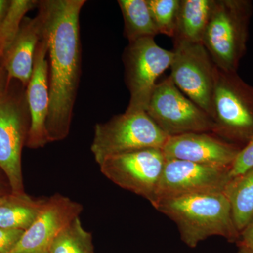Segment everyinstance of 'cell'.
<instances>
[{
    "instance_id": "8fae6325",
    "label": "cell",
    "mask_w": 253,
    "mask_h": 253,
    "mask_svg": "<svg viewBox=\"0 0 253 253\" xmlns=\"http://www.w3.org/2000/svg\"><path fill=\"white\" fill-rule=\"evenodd\" d=\"M229 169L166 158L158 184L155 206L163 199L188 195L224 192L230 181Z\"/></svg>"
},
{
    "instance_id": "603a6c76",
    "label": "cell",
    "mask_w": 253,
    "mask_h": 253,
    "mask_svg": "<svg viewBox=\"0 0 253 253\" xmlns=\"http://www.w3.org/2000/svg\"><path fill=\"white\" fill-rule=\"evenodd\" d=\"M253 168V137L241 149L229 169V179L244 174Z\"/></svg>"
},
{
    "instance_id": "ba28073f",
    "label": "cell",
    "mask_w": 253,
    "mask_h": 253,
    "mask_svg": "<svg viewBox=\"0 0 253 253\" xmlns=\"http://www.w3.org/2000/svg\"><path fill=\"white\" fill-rule=\"evenodd\" d=\"M30 125L26 88L21 94H13L9 84L0 97V168L7 176L13 194H24L21 154Z\"/></svg>"
},
{
    "instance_id": "277c9868",
    "label": "cell",
    "mask_w": 253,
    "mask_h": 253,
    "mask_svg": "<svg viewBox=\"0 0 253 253\" xmlns=\"http://www.w3.org/2000/svg\"><path fill=\"white\" fill-rule=\"evenodd\" d=\"M212 134L243 148L253 137V86L238 72L215 67L212 98Z\"/></svg>"
},
{
    "instance_id": "5bb4252c",
    "label": "cell",
    "mask_w": 253,
    "mask_h": 253,
    "mask_svg": "<svg viewBox=\"0 0 253 253\" xmlns=\"http://www.w3.org/2000/svg\"><path fill=\"white\" fill-rule=\"evenodd\" d=\"M47 53V40L43 29L42 38L37 46L31 80L26 86V99L31 117L26 146L30 149H41L50 142L46 129L49 109Z\"/></svg>"
},
{
    "instance_id": "f1b7e54d",
    "label": "cell",
    "mask_w": 253,
    "mask_h": 253,
    "mask_svg": "<svg viewBox=\"0 0 253 253\" xmlns=\"http://www.w3.org/2000/svg\"><path fill=\"white\" fill-rule=\"evenodd\" d=\"M3 198H4V196H1V197H0V202L2 201Z\"/></svg>"
},
{
    "instance_id": "8992f818",
    "label": "cell",
    "mask_w": 253,
    "mask_h": 253,
    "mask_svg": "<svg viewBox=\"0 0 253 253\" xmlns=\"http://www.w3.org/2000/svg\"><path fill=\"white\" fill-rule=\"evenodd\" d=\"M173 51L158 45L154 38H144L125 48V81L129 92L126 111H146L158 78L170 68Z\"/></svg>"
},
{
    "instance_id": "d4e9b609",
    "label": "cell",
    "mask_w": 253,
    "mask_h": 253,
    "mask_svg": "<svg viewBox=\"0 0 253 253\" xmlns=\"http://www.w3.org/2000/svg\"><path fill=\"white\" fill-rule=\"evenodd\" d=\"M237 243L239 246L248 248L253 251V221L241 233L239 241Z\"/></svg>"
},
{
    "instance_id": "d6986e66",
    "label": "cell",
    "mask_w": 253,
    "mask_h": 253,
    "mask_svg": "<svg viewBox=\"0 0 253 253\" xmlns=\"http://www.w3.org/2000/svg\"><path fill=\"white\" fill-rule=\"evenodd\" d=\"M124 22L123 36L129 42L158 34L147 0H118Z\"/></svg>"
},
{
    "instance_id": "44dd1931",
    "label": "cell",
    "mask_w": 253,
    "mask_h": 253,
    "mask_svg": "<svg viewBox=\"0 0 253 253\" xmlns=\"http://www.w3.org/2000/svg\"><path fill=\"white\" fill-rule=\"evenodd\" d=\"M37 0H11V4L0 26V59L20 31L25 16L28 11L38 7Z\"/></svg>"
},
{
    "instance_id": "30bf717a",
    "label": "cell",
    "mask_w": 253,
    "mask_h": 253,
    "mask_svg": "<svg viewBox=\"0 0 253 253\" xmlns=\"http://www.w3.org/2000/svg\"><path fill=\"white\" fill-rule=\"evenodd\" d=\"M170 78L176 87L212 118L215 65L202 43L174 42Z\"/></svg>"
},
{
    "instance_id": "484cf974",
    "label": "cell",
    "mask_w": 253,
    "mask_h": 253,
    "mask_svg": "<svg viewBox=\"0 0 253 253\" xmlns=\"http://www.w3.org/2000/svg\"><path fill=\"white\" fill-rule=\"evenodd\" d=\"M10 82L11 81L8 78L7 73L5 71L0 59V97L7 90Z\"/></svg>"
},
{
    "instance_id": "2e32d148",
    "label": "cell",
    "mask_w": 253,
    "mask_h": 253,
    "mask_svg": "<svg viewBox=\"0 0 253 253\" xmlns=\"http://www.w3.org/2000/svg\"><path fill=\"white\" fill-rule=\"evenodd\" d=\"M214 0H179L174 42L202 43Z\"/></svg>"
},
{
    "instance_id": "ac0fdd59",
    "label": "cell",
    "mask_w": 253,
    "mask_h": 253,
    "mask_svg": "<svg viewBox=\"0 0 253 253\" xmlns=\"http://www.w3.org/2000/svg\"><path fill=\"white\" fill-rule=\"evenodd\" d=\"M240 234L253 221V168L231 179L224 191Z\"/></svg>"
},
{
    "instance_id": "7a4b0ae2",
    "label": "cell",
    "mask_w": 253,
    "mask_h": 253,
    "mask_svg": "<svg viewBox=\"0 0 253 253\" xmlns=\"http://www.w3.org/2000/svg\"><path fill=\"white\" fill-rule=\"evenodd\" d=\"M154 208L174 221L183 242L195 248L211 236L238 242L241 234L224 192L188 195L158 201Z\"/></svg>"
},
{
    "instance_id": "f546056e",
    "label": "cell",
    "mask_w": 253,
    "mask_h": 253,
    "mask_svg": "<svg viewBox=\"0 0 253 253\" xmlns=\"http://www.w3.org/2000/svg\"><path fill=\"white\" fill-rule=\"evenodd\" d=\"M42 253H48V251H46V252Z\"/></svg>"
},
{
    "instance_id": "e0dca14e",
    "label": "cell",
    "mask_w": 253,
    "mask_h": 253,
    "mask_svg": "<svg viewBox=\"0 0 253 253\" xmlns=\"http://www.w3.org/2000/svg\"><path fill=\"white\" fill-rule=\"evenodd\" d=\"M45 201H36L26 194L5 196L0 202V228L27 230L36 220Z\"/></svg>"
},
{
    "instance_id": "4316f807",
    "label": "cell",
    "mask_w": 253,
    "mask_h": 253,
    "mask_svg": "<svg viewBox=\"0 0 253 253\" xmlns=\"http://www.w3.org/2000/svg\"><path fill=\"white\" fill-rule=\"evenodd\" d=\"M10 4H11V0H0V26L4 21Z\"/></svg>"
},
{
    "instance_id": "52a82bcc",
    "label": "cell",
    "mask_w": 253,
    "mask_h": 253,
    "mask_svg": "<svg viewBox=\"0 0 253 253\" xmlns=\"http://www.w3.org/2000/svg\"><path fill=\"white\" fill-rule=\"evenodd\" d=\"M146 112L168 136L212 132L211 116L189 99L168 76L155 87Z\"/></svg>"
},
{
    "instance_id": "7c38bea8",
    "label": "cell",
    "mask_w": 253,
    "mask_h": 253,
    "mask_svg": "<svg viewBox=\"0 0 253 253\" xmlns=\"http://www.w3.org/2000/svg\"><path fill=\"white\" fill-rule=\"evenodd\" d=\"M82 205L62 195L55 194L44 201L36 220L24 231L11 253H42L71 222L79 217Z\"/></svg>"
},
{
    "instance_id": "5b68a950",
    "label": "cell",
    "mask_w": 253,
    "mask_h": 253,
    "mask_svg": "<svg viewBox=\"0 0 253 253\" xmlns=\"http://www.w3.org/2000/svg\"><path fill=\"white\" fill-rule=\"evenodd\" d=\"M169 136L146 111H126L94 126L91 151L100 164L106 158L146 149L164 148Z\"/></svg>"
},
{
    "instance_id": "4fadbf2b",
    "label": "cell",
    "mask_w": 253,
    "mask_h": 253,
    "mask_svg": "<svg viewBox=\"0 0 253 253\" xmlns=\"http://www.w3.org/2000/svg\"><path fill=\"white\" fill-rule=\"evenodd\" d=\"M241 149L212 133L198 132L169 136L163 151L168 159L230 169Z\"/></svg>"
},
{
    "instance_id": "9a60e30c",
    "label": "cell",
    "mask_w": 253,
    "mask_h": 253,
    "mask_svg": "<svg viewBox=\"0 0 253 253\" xmlns=\"http://www.w3.org/2000/svg\"><path fill=\"white\" fill-rule=\"evenodd\" d=\"M41 13L34 18H25L17 36L1 58V64L10 81L19 82L26 88L34 66L37 46L43 36Z\"/></svg>"
},
{
    "instance_id": "3957f363",
    "label": "cell",
    "mask_w": 253,
    "mask_h": 253,
    "mask_svg": "<svg viewBox=\"0 0 253 253\" xmlns=\"http://www.w3.org/2000/svg\"><path fill=\"white\" fill-rule=\"evenodd\" d=\"M253 13L251 0H214L202 44L216 67L238 72L247 51Z\"/></svg>"
},
{
    "instance_id": "cb8c5ba5",
    "label": "cell",
    "mask_w": 253,
    "mask_h": 253,
    "mask_svg": "<svg viewBox=\"0 0 253 253\" xmlns=\"http://www.w3.org/2000/svg\"><path fill=\"white\" fill-rule=\"evenodd\" d=\"M25 231L0 228V253H11Z\"/></svg>"
},
{
    "instance_id": "83f0119b",
    "label": "cell",
    "mask_w": 253,
    "mask_h": 253,
    "mask_svg": "<svg viewBox=\"0 0 253 253\" xmlns=\"http://www.w3.org/2000/svg\"><path fill=\"white\" fill-rule=\"evenodd\" d=\"M240 251L238 253H253V250L248 249V248L243 247V246H240Z\"/></svg>"
},
{
    "instance_id": "ffe728a7",
    "label": "cell",
    "mask_w": 253,
    "mask_h": 253,
    "mask_svg": "<svg viewBox=\"0 0 253 253\" xmlns=\"http://www.w3.org/2000/svg\"><path fill=\"white\" fill-rule=\"evenodd\" d=\"M48 253H94L92 237L82 225L80 218H76L56 236Z\"/></svg>"
},
{
    "instance_id": "9c48e42d",
    "label": "cell",
    "mask_w": 253,
    "mask_h": 253,
    "mask_svg": "<svg viewBox=\"0 0 253 253\" xmlns=\"http://www.w3.org/2000/svg\"><path fill=\"white\" fill-rule=\"evenodd\" d=\"M166 161L163 149H146L106 158L99 166L110 181L154 206Z\"/></svg>"
},
{
    "instance_id": "7402d4cb",
    "label": "cell",
    "mask_w": 253,
    "mask_h": 253,
    "mask_svg": "<svg viewBox=\"0 0 253 253\" xmlns=\"http://www.w3.org/2000/svg\"><path fill=\"white\" fill-rule=\"evenodd\" d=\"M147 2L158 34L173 38L179 0H147Z\"/></svg>"
},
{
    "instance_id": "6da1fadb",
    "label": "cell",
    "mask_w": 253,
    "mask_h": 253,
    "mask_svg": "<svg viewBox=\"0 0 253 253\" xmlns=\"http://www.w3.org/2000/svg\"><path fill=\"white\" fill-rule=\"evenodd\" d=\"M85 0H41L49 56V109L46 129L50 142L69 134L81 73L80 15Z\"/></svg>"
}]
</instances>
